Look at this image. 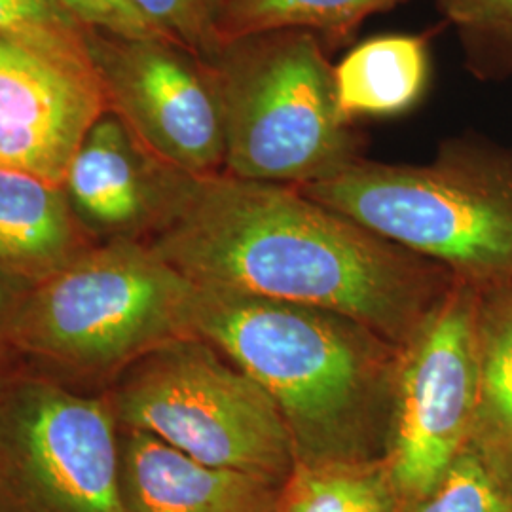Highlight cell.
<instances>
[{
    "mask_svg": "<svg viewBox=\"0 0 512 512\" xmlns=\"http://www.w3.org/2000/svg\"><path fill=\"white\" fill-rule=\"evenodd\" d=\"M192 329L266 391L296 463L384 459L403 348L336 311L198 285Z\"/></svg>",
    "mask_w": 512,
    "mask_h": 512,
    "instance_id": "2",
    "label": "cell"
},
{
    "mask_svg": "<svg viewBox=\"0 0 512 512\" xmlns=\"http://www.w3.org/2000/svg\"><path fill=\"white\" fill-rule=\"evenodd\" d=\"M95 241L63 186L0 167V272L35 287Z\"/></svg>",
    "mask_w": 512,
    "mask_h": 512,
    "instance_id": "13",
    "label": "cell"
},
{
    "mask_svg": "<svg viewBox=\"0 0 512 512\" xmlns=\"http://www.w3.org/2000/svg\"><path fill=\"white\" fill-rule=\"evenodd\" d=\"M109 110L139 145L188 177L224 171L226 141L219 80L207 65L167 40H90Z\"/></svg>",
    "mask_w": 512,
    "mask_h": 512,
    "instance_id": "9",
    "label": "cell"
},
{
    "mask_svg": "<svg viewBox=\"0 0 512 512\" xmlns=\"http://www.w3.org/2000/svg\"><path fill=\"white\" fill-rule=\"evenodd\" d=\"M384 459L361 463H296L277 512H403Z\"/></svg>",
    "mask_w": 512,
    "mask_h": 512,
    "instance_id": "16",
    "label": "cell"
},
{
    "mask_svg": "<svg viewBox=\"0 0 512 512\" xmlns=\"http://www.w3.org/2000/svg\"><path fill=\"white\" fill-rule=\"evenodd\" d=\"M120 456L105 391L0 366V512H124Z\"/></svg>",
    "mask_w": 512,
    "mask_h": 512,
    "instance_id": "7",
    "label": "cell"
},
{
    "mask_svg": "<svg viewBox=\"0 0 512 512\" xmlns=\"http://www.w3.org/2000/svg\"><path fill=\"white\" fill-rule=\"evenodd\" d=\"M437 4L461 29L512 40V0H437Z\"/></svg>",
    "mask_w": 512,
    "mask_h": 512,
    "instance_id": "22",
    "label": "cell"
},
{
    "mask_svg": "<svg viewBox=\"0 0 512 512\" xmlns=\"http://www.w3.org/2000/svg\"><path fill=\"white\" fill-rule=\"evenodd\" d=\"M181 175L150 156L126 124L107 112L76 150L63 188L92 236L147 241Z\"/></svg>",
    "mask_w": 512,
    "mask_h": 512,
    "instance_id": "11",
    "label": "cell"
},
{
    "mask_svg": "<svg viewBox=\"0 0 512 512\" xmlns=\"http://www.w3.org/2000/svg\"><path fill=\"white\" fill-rule=\"evenodd\" d=\"M80 25L107 31L124 40H167L133 0H57Z\"/></svg>",
    "mask_w": 512,
    "mask_h": 512,
    "instance_id": "21",
    "label": "cell"
},
{
    "mask_svg": "<svg viewBox=\"0 0 512 512\" xmlns=\"http://www.w3.org/2000/svg\"><path fill=\"white\" fill-rule=\"evenodd\" d=\"M224 116V173L304 186L357 156L338 109L334 67L310 31H272L224 46L213 63Z\"/></svg>",
    "mask_w": 512,
    "mask_h": 512,
    "instance_id": "5",
    "label": "cell"
},
{
    "mask_svg": "<svg viewBox=\"0 0 512 512\" xmlns=\"http://www.w3.org/2000/svg\"><path fill=\"white\" fill-rule=\"evenodd\" d=\"M84 29L57 0H0V33L93 61Z\"/></svg>",
    "mask_w": 512,
    "mask_h": 512,
    "instance_id": "20",
    "label": "cell"
},
{
    "mask_svg": "<svg viewBox=\"0 0 512 512\" xmlns=\"http://www.w3.org/2000/svg\"><path fill=\"white\" fill-rule=\"evenodd\" d=\"M105 393L120 427L145 431L207 465L281 484L296 467L291 433L272 399L198 336L148 353Z\"/></svg>",
    "mask_w": 512,
    "mask_h": 512,
    "instance_id": "6",
    "label": "cell"
},
{
    "mask_svg": "<svg viewBox=\"0 0 512 512\" xmlns=\"http://www.w3.org/2000/svg\"><path fill=\"white\" fill-rule=\"evenodd\" d=\"M109 99L92 59L0 33V167L63 186Z\"/></svg>",
    "mask_w": 512,
    "mask_h": 512,
    "instance_id": "10",
    "label": "cell"
},
{
    "mask_svg": "<svg viewBox=\"0 0 512 512\" xmlns=\"http://www.w3.org/2000/svg\"><path fill=\"white\" fill-rule=\"evenodd\" d=\"M403 0H222V44L272 31L346 33Z\"/></svg>",
    "mask_w": 512,
    "mask_h": 512,
    "instance_id": "17",
    "label": "cell"
},
{
    "mask_svg": "<svg viewBox=\"0 0 512 512\" xmlns=\"http://www.w3.org/2000/svg\"><path fill=\"white\" fill-rule=\"evenodd\" d=\"M296 188L476 289L512 283V154L456 143L425 165L357 158Z\"/></svg>",
    "mask_w": 512,
    "mask_h": 512,
    "instance_id": "4",
    "label": "cell"
},
{
    "mask_svg": "<svg viewBox=\"0 0 512 512\" xmlns=\"http://www.w3.org/2000/svg\"><path fill=\"white\" fill-rule=\"evenodd\" d=\"M478 291V406L469 444L512 484V283Z\"/></svg>",
    "mask_w": 512,
    "mask_h": 512,
    "instance_id": "15",
    "label": "cell"
},
{
    "mask_svg": "<svg viewBox=\"0 0 512 512\" xmlns=\"http://www.w3.org/2000/svg\"><path fill=\"white\" fill-rule=\"evenodd\" d=\"M478 296L458 281L401 349L384 463L403 505L467 448L478 406Z\"/></svg>",
    "mask_w": 512,
    "mask_h": 512,
    "instance_id": "8",
    "label": "cell"
},
{
    "mask_svg": "<svg viewBox=\"0 0 512 512\" xmlns=\"http://www.w3.org/2000/svg\"><path fill=\"white\" fill-rule=\"evenodd\" d=\"M403 512H512V484L467 444L439 482Z\"/></svg>",
    "mask_w": 512,
    "mask_h": 512,
    "instance_id": "18",
    "label": "cell"
},
{
    "mask_svg": "<svg viewBox=\"0 0 512 512\" xmlns=\"http://www.w3.org/2000/svg\"><path fill=\"white\" fill-rule=\"evenodd\" d=\"M33 287L19 283L16 279L8 277L0 272V366L14 363L12 353V330L16 325L19 310L23 306V300Z\"/></svg>",
    "mask_w": 512,
    "mask_h": 512,
    "instance_id": "23",
    "label": "cell"
},
{
    "mask_svg": "<svg viewBox=\"0 0 512 512\" xmlns=\"http://www.w3.org/2000/svg\"><path fill=\"white\" fill-rule=\"evenodd\" d=\"M133 4L160 33L186 52L209 63H215L222 54V0H133Z\"/></svg>",
    "mask_w": 512,
    "mask_h": 512,
    "instance_id": "19",
    "label": "cell"
},
{
    "mask_svg": "<svg viewBox=\"0 0 512 512\" xmlns=\"http://www.w3.org/2000/svg\"><path fill=\"white\" fill-rule=\"evenodd\" d=\"M120 429L124 512H277L285 482L207 465L145 431Z\"/></svg>",
    "mask_w": 512,
    "mask_h": 512,
    "instance_id": "12",
    "label": "cell"
},
{
    "mask_svg": "<svg viewBox=\"0 0 512 512\" xmlns=\"http://www.w3.org/2000/svg\"><path fill=\"white\" fill-rule=\"evenodd\" d=\"M194 291L147 241H99L27 293L12 353L76 389L107 391L148 353L194 336Z\"/></svg>",
    "mask_w": 512,
    "mask_h": 512,
    "instance_id": "3",
    "label": "cell"
},
{
    "mask_svg": "<svg viewBox=\"0 0 512 512\" xmlns=\"http://www.w3.org/2000/svg\"><path fill=\"white\" fill-rule=\"evenodd\" d=\"M148 245L194 285L336 311L404 348L456 277L296 186L181 175Z\"/></svg>",
    "mask_w": 512,
    "mask_h": 512,
    "instance_id": "1",
    "label": "cell"
},
{
    "mask_svg": "<svg viewBox=\"0 0 512 512\" xmlns=\"http://www.w3.org/2000/svg\"><path fill=\"white\" fill-rule=\"evenodd\" d=\"M431 73L429 44L416 35L368 38L336 67L334 86L344 120L385 118L412 109Z\"/></svg>",
    "mask_w": 512,
    "mask_h": 512,
    "instance_id": "14",
    "label": "cell"
}]
</instances>
